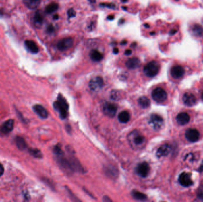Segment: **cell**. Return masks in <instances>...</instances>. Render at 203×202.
<instances>
[{
	"label": "cell",
	"instance_id": "d6a6232c",
	"mask_svg": "<svg viewBox=\"0 0 203 202\" xmlns=\"http://www.w3.org/2000/svg\"><path fill=\"white\" fill-rule=\"evenodd\" d=\"M118 95H119V93L117 91H115L114 92H112L111 93V97L113 100H116L118 99Z\"/></svg>",
	"mask_w": 203,
	"mask_h": 202
},
{
	"label": "cell",
	"instance_id": "83f0119b",
	"mask_svg": "<svg viewBox=\"0 0 203 202\" xmlns=\"http://www.w3.org/2000/svg\"><path fill=\"white\" fill-rule=\"evenodd\" d=\"M34 22L37 25H42L43 22V16L40 11H37L34 16Z\"/></svg>",
	"mask_w": 203,
	"mask_h": 202
},
{
	"label": "cell",
	"instance_id": "b9f144b4",
	"mask_svg": "<svg viewBox=\"0 0 203 202\" xmlns=\"http://www.w3.org/2000/svg\"><path fill=\"white\" fill-rule=\"evenodd\" d=\"M199 171H200V172H203V163L201 164V166L200 167V168H199Z\"/></svg>",
	"mask_w": 203,
	"mask_h": 202
},
{
	"label": "cell",
	"instance_id": "f907efd6",
	"mask_svg": "<svg viewBox=\"0 0 203 202\" xmlns=\"http://www.w3.org/2000/svg\"><path fill=\"white\" fill-rule=\"evenodd\" d=\"M175 1H178V0H175Z\"/></svg>",
	"mask_w": 203,
	"mask_h": 202
},
{
	"label": "cell",
	"instance_id": "5bb4252c",
	"mask_svg": "<svg viewBox=\"0 0 203 202\" xmlns=\"http://www.w3.org/2000/svg\"><path fill=\"white\" fill-rule=\"evenodd\" d=\"M182 100L184 104L189 107L194 106L197 101V99L194 95L189 93H186L183 94Z\"/></svg>",
	"mask_w": 203,
	"mask_h": 202
},
{
	"label": "cell",
	"instance_id": "7a4b0ae2",
	"mask_svg": "<svg viewBox=\"0 0 203 202\" xmlns=\"http://www.w3.org/2000/svg\"><path fill=\"white\" fill-rule=\"evenodd\" d=\"M129 142L134 148H139L142 146L145 142V138L139 132L134 130L129 135Z\"/></svg>",
	"mask_w": 203,
	"mask_h": 202
},
{
	"label": "cell",
	"instance_id": "ac0fdd59",
	"mask_svg": "<svg viewBox=\"0 0 203 202\" xmlns=\"http://www.w3.org/2000/svg\"><path fill=\"white\" fill-rule=\"evenodd\" d=\"M140 65V60L138 58H132L129 59L126 62V66L128 69H134Z\"/></svg>",
	"mask_w": 203,
	"mask_h": 202
},
{
	"label": "cell",
	"instance_id": "c3c4849f",
	"mask_svg": "<svg viewBox=\"0 0 203 202\" xmlns=\"http://www.w3.org/2000/svg\"><path fill=\"white\" fill-rule=\"evenodd\" d=\"M154 34H155V32H154L150 33V35H152V36H153V35H154Z\"/></svg>",
	"mask_w": 203,
	"mask_h": 202
},
{
	"label": "cell",
	"instance_id": "277c9868",
	"mask_svg": "<svg viewBox=\"0 0 203 202\" xmlns=\"http://www.w3.org/2000/svg\"><path fill=\"white\" fill-rule=\"evenodd\" d=\"M152 96L153 99L157 103H162L165 101L167 97V94L166 91L162 88H156L152 93Z\"/></svg>",
	"mask_w": 203,
	"mask_h": 202
},
{
	"label": "cell",
	"instance_id": "44dd1931",
	"mask_svg": "<svg viewBox=\"0 0 203 202\" xmlns=\"http://www.w3.org/2000/svg\"><path fill=\"white\" fill-rule=\"evenodd\" d=\"M24 5L30 9L36 8L40 3V0H23Z\"/></svg>",
	"mask_w": 203,
	"mask_h": 202
},
{
	"label": "cell",
	"instance_id": "9a60e30c",
	"mask_svg": "<svg viewBox=\"0 0 203 202\" xmlns=\"http://www.w3.org/2000/svg\"><path fill=\"white\" fill-rule=\"evenodd\" d=\"M176 121L180 125H185L188 123L190 120V116L187 113L182 112L179 113L176 117Z\"/></svg>",
	"mask_w": 203,
	"mask_h": 202
},
{
	"label": "cell",
	"instance_id": "3957f363",
	"mask_svg": "<svg viewBox=\"0 0 203 202\" xmlns=\"http://www.w3.org/2000/svg\"><path fill=\"white\" fill-rule=\"evenodd\" d=\"M160 65L156 61H151L144 68V73L148 77H155L159 71Z\"/></svg>",
	"mask_w": 203,
	"mask_h": 202
},
{
	"label": "cell",
	"instance_id": "f35d334b",
	"mask_svg": "<svg viewBox=\"0 0 203 202\" xmlns=\"http://www.w3.org/2000/svg\"><path fill=\"white\" fill-rule=\"evenodd\" d=\"M113 53L115 54H118V52H119V49H118V48H115L114 49H113Z\"/></svg>",
	"mask_w": 203,
	"mask_h": 202
},
{
	"label": "cell",
	"instance_id": "ffe728a7",
	"mask_svg": "<svg viewBox=\"0 0 203 202\" xmlns=\"http://www.w3.org/2000/svg\"><path fill=\"white\" fill-rule=\"evenodd\" d=\"M15 142L17 148L21 151H23L27 148V144H26L24 138L21 136H17L15 139Z\"/></svg>",
	"mask_w": 203,
	"mask_h": 202
},
{
	"label": "cell",
	"instance_id": "52a82bcc",
	"mask_svg": "<svg viewBox=\"0 0 203 202\" xmlns=\"http://www.w3.org/2000/svg\"><path fill=\"white\" fill-rule=\"evenodd\" d=\"M14 121L12 119L5 121L0 126V136H5L10 134L14 128Z\"/></svg>",
	"mask_w": 203,
	"mask_h": 202
},
{
	"label": "cell",
	"instance_id": "d4e9b609",
	"mask_svg": "<svg viewBox=\"0 0 203 202\" xmlns=\"http://www.w3.org/2000/svg\"><path fill=\"white\" fill-rule=\"evenodd\" d=\"M192 32L196 36H201L203 34V28L200 24H195L192 28Z\"/></svg>",
	"mask_w": 203,
	"mask_h": 202
},
{
	"label": "cell",
	"instance_id": "7bdbcfd3",
	"mask_svg": "<svg viewBox=\"0 0 203 202\" xmlns=\"http://www.w3.org/2000/svg\"><path fill=\"white\" fill-rule=\"evenodd\" d=\"M144 26L145 28H150V25H149L148 24H147V23H145V24H144Z\"/></svg>",
	"mask_w": 203,
	"mask_h": 202
},
{
	"label": "cell",
	"instance_id": "bcb514c9",
	"mask_svg": "<svg viewBox=\"0 0 203 202\" xmlns=\"http://www.w3.org/2000/svg\"><path fill=\"white\" fill-rule=\"evenodd\" d=\"M122 9H123L124 10H127V7H122Z\"/></svg>",
	"mask_w": 203,
	"mask_h": 202
},
{
	"label": "cell",
	"instance_id": "f1b7e54d",
	"mask_svg": "<svg viewBox=\"0 0 203 202\" xmlns=\"http://www.w3.org/2000/svg\"><path fill=\"white\" fill-rule=\"evenodd\" d=\"M29 152L31 155L35 158H40L42 156V152L40 150L38 149H32L30 148L29 149Z\"/></svg>",
	"mask_w": 203,
	"mask_h": 202
},
{
	"label": "cell",
	"instance_id": "1f68e13d",
	"mask_svg": "<svg viewBox=\"0 0 203 202\" xmlns=\"http://www.w3.org/2000/svg\"><path fill=\"white\" fill-rule=\"evenodd\" d=\"M100 5L102 7H106L109 8H112V9H115V5L113 4H108V3H101L100 4Z\"/></svg>",
	"mask_w": 203,
	"mask_h": 202
},
{
	"label": "cell",
	"instance_id": "e0dca14e",
	"mask_svg": "<svg viewBox=\"0 0 203 202\" xmlns=\"http://www.w3.org/2000/svg\"><path fill=\"white\" fill-rule=\"evenodd\" d=\"M171 151V146L168 144H164L162 145L156 152V155L158 157L165 156L168 155Z\"/></svg>",
	"mask_w": 203,
	"mask_h": 202
},
{
	"label": "cell",
	"instance_id": "2e32d148",
	"mask_svg": "<svg viewBox=\"0 0 203 202\" xmlns=\"http://www.w3.org/2000/svg\"><path fill=\"white\" fill-rule=\"evenodd\" d=\"M34 111L36 113L37 115L42 119H46L48 116V113L45 108L41 105L36 104L33 106Z\"/></svg>",
	"mask_w": 203,
	"mask_h": 202
},
{
	"label": "cell",
	"instance_id": "9c48e42d",
	"mask_svg": "<svg viewBox=\"0 0 203 202\" xmlns=\"http://www.w3.org/2000/svg\"><path fill=\"white\" fill-rule=\"evenodd\" d=\"M104 84L103 78L100 77H96L89 82L90 89L93 91H98L102 89Z\"/></svg>",
	"mask_w": 203,
	"mask_h": 202
},
{
	"label": "cell",
	"instance_id": "7c38bea8",
	"mask_svg": "<svg viewBox=\"0 0 203 202\" xmlns=\"http://www.w3.org/2000/svg\"><path fill=\"white\" fill-rule=\"evenodd\" d=\"M185 137L190 142H195L200 138V133L196 129H188L185 132Z\"/></svg>",
	"mask_w": 203,
	"mask_h": 202
},
{
	"label": "cell",
	"instance_id": "8fae6325",
	"mask_svg": "<svg viewBox=\"0 0 203 202\" xmlns=\"http://www.w3.org/2000/svg\"><path fill=\"white\" fill-rule=\"evenodd\" d=\"M179 183L181 186L187 187L192 186L193 181L191 178V174L187 172H182L179 177Z\"/></svg>",
	"mask_w": 203,
	"mask_h": 202
},
{
	"label": "cell",
	"instance_id": "836d02e7",
	"mask_svg": "<svg viewBox=\"0 0 203 202\" xmlns=\"http://www.w3.org/2000/svg\"><path fill=\"white\" fill-rule=\"evenodd\" d=\"M47 32L49 34L51 33H52L53 32H54V26H53L52 24L49 25L48 27L47 28Z\"/></svg>",
	"mask_w": 203,
	"mask_h": 202
},
{
	"label": "cell",
	"instance_id": "f6af8a7d",
	"mask_svg": "<svg viewBox=\"0 0 203 202\" xmlns=\"http://www.w3.org/2000/svg\"><path fill=\"white\" fill-rule=\"evenodd\" d=\"M89 1L90 2V3H94L96 2V0H89Z\"/></svg>",
	"mask_w": 203,
	"mask_h": 202
},
{
	"label": "cell",
	"instance_id": "4dcf8cb0",
	"mask_svg": "<svg viewBox=\"0 0 203 202\" xmlns=\"http://www.w3.org/2000/svg\"><path fill=\"white\" fill-rule=\"evenodd\" d=\"M67 14L69 18H72V17H74L76 16V13L73 8H70V9L68 10Z\"/></svg>",
	"mask_w": 203,
	"mask_h": 202
},
{
	"label": "cell",
	"instance_id": "8992f818",
	"mask_svg": "<svg viewBox=\"0 0 203 202\" xmlns=\"http://www.w3.org/2000/svg\"><path fill=\"white\" fill-rule=\"evenodd\" d=\"M149 123L154 130H160L163 124V120L162 117L158 116L157 114H153L150 118Z\"/></svg>",
	"mask_w": 203,
	"mask_h": 202
},
{
	"label": "cell",
	"instance_id": "8d00e7d4",
	"mask_svg": "<svg viewBox=\"0 0 203 202\" xmlns=\"http://www.w3.org/2000/svg\"><path fill=\"white\" fill-rule=\"evenodd\" d=\"M178 32V30L177 29H172L171 32H170V34L171 35H173L175 34V33H176V32Z\"/></svg>",
	"mask_w": 203,
	"mask_h": 202
},
{
	"label": "cell",
	"instance_id": "60d3db41",
	"mask_svg": "<svg viewBox=\"0 0 203 202\" xmlns=\"http://www.w3.org/2000/svg\"><path fill=\"white\" fill-rule=\"evenodd\" d=\"M53 19L54 20H58L59 19V15L58 14H55L53 17Z\"/></svg>",
	"mask_w": 203,
	"mask_h": 202
},
{
	"label": "cell",
	"instance_id": "30bf717a",
	"mask_svg": "<svg viewBox=\"0 0 203 202\" xmlns=\"http://www.w3.org/2000/svg\"><path fill=\"white\" fill-rule=\"evenodd\" d=\"M150 171V166L146 162L140 163L136 168V172L140 177L142 178L146 177Z\"/></svg>",
	"mask_w": 203,
	"mask_h": 202
},
{
	"label": "cell",
	"instance_id": "484cf974",
	"mask_svg": "<svg viewBox=\"0 0 203 202\" xmlns=\"http://www.w3.org/2000/svg\"><path fill=\"white\" fill-rule=\"evenodd\" d=\"M132 196L135 199L138 200H144L147 199V196L144 193L137 190L132 191Z\"/></svg>",
	"mask_w": 203,
	"mask_h": 202
},
{
	"label": "cell",
	"instance_id": "f546056e",
	"mask_svg": "<svg viewBox=\"0 0 203 202\" xmlns=\"http://www.w3.org/2000/svg\"><path fill=\"white\" fill-rule=\"evenodd\" d=\"M197 195L198 198L201 200H203V185H201L198 187L197 192Z\"/></svg>",
	"mask_w": 203,
	"mask_h": 202
},
{
	"label": "cell",
	"instance_id": "681fc988",
	"mask_svg": "<svg viewBox=\"0 0 203 202\" xmlns=\"http://www.w3.org/2000/svg\"><path fill=\"white\" fill-rule=\"evenodd\" d=\"M201 98H202V100H203V92L202 93V95H201Z\"/></svg>",
	"mask_w": 203,
	"mask_h": 202
},
{
	"label": "cell",
	"instance_id": "e575fe53",
	"mask_svg": "<svg viewBox=\"0 0 203 202\" xmlns=\"http://www.w3.org/2000/svg\"><path fill=\"white\" fill-rule=\"evenodd\" d=\"M4 169L3 166L1 164H0V177L1 176V175L4 174Z\"/></svg>",
	"mask_w": 203,
	"mask_h": 202
},
{
	"label": "cell",
	"instance_id": "ba28073f",
	"mask_svg": "<svg viewBox=\"0 0 203 202\" xmlns=\"http://www.w3.org/2000/svg\"><path fill=\"white\" fill-rule=\"evenodd\" d=\"M117 107L115 104L111 103H105L103 106V111L106 116L109 117H113L116 115Z\"/></svg>",
	"mask_w": 203,
	"mask_h": 202
},
{
	"label": "cell",
	"instance_id": "ab89813d",
	"mask_svg": "<svg viewBox=\"0 0 203 202\" xmlns=\"http://www.w3.org/2000/svg\"><path fill=\"white\" fill-rule=\"evenodd\" d=\"M127 43V40H122V41L121 42V45H126Z\"/></svg>",
	"mask_w": 203,
	"mask_h": 202
},
{
	"label": "cell",
	"instance_id": "cb8c5ba5",
	"mask_svg": "<svg viewBox=\"0 0 203 202\" xmlns=\"http://www.w3.org/2000/svg\"><path fill=\"white\" fill-rule=\"evenodd\" d=\"M138 103L140 106L143 109L148 108L150 106V100L144 96L141 97L139 98Z\"/></svg>",
	"mask_w": 203,
	"mask_h": 202
},
{
	"label": "cell",
	"instance_id": "74e56055",
	"mask_svg": "<svg viewBox=\"0 0 203 202\" xmlns=\"http://www.w3.org/2000/svg\"><path fill=\"white\" fill-rule=\"evenodd\" d=\"M114 15H109L107 17V19L109 20H113L114 19Z\"/></svg>",
	"mask_w": 203,
	"mask_h": 202
},
{
	"label": "cell",
	"instance_id": "4316f807",
	"mask_svg": "<svg viewBox=\"0 0 203 202\" xmlns=\"http://www.w3.org/2000/svg\"><path fill=\"white\" fill-rule=\"evenodd\" d=\"M59 5L57 3H51L49 4L47 7L45 8V11L48 14H52L53 13L55 12L58 9Z\"/></svg>",
	"mask_w": 203,
	"mask_h": 202
},
{
	"label": "cell",
	"instance_id": "5b68a950",
	"mask_svg": "<svg viewBox=\"0 0 203 202\" xmlns=\"http://www.w3.org/2000/svg\"><path fill=\"white\" fill-rule=\"evenodd\" d=\"M74 44V40L72 38H65L60 40L57 43V48L60 51H65L71 48Z\"/></svg>",
	"mask_w": 203,
	"mask_h": 202
},
{
	"label": "cell",
	"instance_id": "6da1fadb",
	"mask_svg": "<svg viewBox=\"0 0 203 202\" xmlns=\"http://www.w3.org/2000/svg\"><path fill=\"white\" fill-rule=\"evenodd\" d=\"M54 108L59 112L62 119H65L68 115V104L65 99L61 94L58 95L57 100L54 104Z\"/></svg>",
	"mask_w": 203,
	"mask_h": 202
},
{
	"label": "cell",
	"instance_id": "7402d4cb",
	"mask_svg": "<svg viewBox=\"0 0 203 202\" xmlns=\"http://www.w3.org/2000/svg\"><path fill=\"white\" fill-rule=\"evenodd\" d=\"M90 57L94 62H99L103 59V55L97 50H92L90 53Z\"/></svg>",
	"mask_w": 203,
	"mask_h": 202
},
{
	"label": "cell",
	"instance_id": "ee69618b",
	"mask_svg": "<svg viewBox=\"0 0 203 202\" xmlns=\"http://www.w3.org/2000/svg\"><path fill=\"white\" fill-rule=\"evenodd\" d=\"M119 23H121V24H122V23H124V20H123V19H122V20H121L119 21Z\"/></svg>",
	"mask_w": 203,
	"mask_h": 202
},
{
	"label": "cell",
	"instance_id": "d590c367",
	"mask_svg": "<svg viewBox=\"0 0 203 202\" xmlns=\"http://www.w3.org/2000/svg\"><path fill=\"white\" fill-rule=\"evenodd\" d=\"M131 53H132V51L131 49H127L125 52V55L128 56V55H130L131 54Z\"/></svg>",
	"mask_w": 203,
	"mask_h": 202
},
{
	"label": "cell",
	"instance_id": "7dc6e473",
	"mask_svg": "<svg viewBox=\"0 0 203 202\" xmlns=\"http://www.w3.org/2000/svg\"><path fill=\"white\" fill-rule=\"evenodd\" d=\"M121 1L122 3H127L128 1V0H121Z\"/></svg>",
	"mask_w": 203,
	"mask_h": 202
},
{
	"label": "cell",
	"instance_id": "4fadbf2b",
	"mask_svg": "<svg viewBox=\"0 0 203 202\" xmlns=\"http://www.w3.org/2000/svg\"><path fill=\"white\" fill-rule=\"evenodd\" d=\"M185 70L180 65H175L173 66L171 70L172 77L175 79H178L183 76Z\"/></svg>",
	"mask_w": 203,
	"mask_h": 202
},
{
	"label": "cell",
	"instance_id": "d6986e66",
	"mask_svg": "<svg viewBox=\"0 0 203 202\" xmlns=\"http://www.w3.org/2000/svg\"><path fill=\"white\" fill-rule=\"evenodd\" d=\"M25 46L33 54H37L39 52V48L36 43L33 40H27L25 41Z\"/></svg>",
	"mask_w": 203,
	"mask_h": 202
},
{
	"label": "cell",
	"instance_id": "603a6c76",
	"mask_svg": "<svg viewBox=\"0 0 203 202\" xmlns=\"http://www.w3.org/2000/svg\"><path fill=\"white\" fill-rule=\"evenodd\" d=\"M130 115L127 111H123L121 112L118 115V120L122 123H126L130 120Z\"/></svg>",
	"mask_w": 203,
	"mask_h": 202
}]
</instances>
